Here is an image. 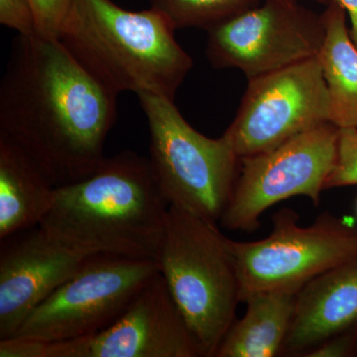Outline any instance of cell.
Listing matches in <instances>:
<instances>
[{"label":"cell","instance_id":"6da1fadb","mask_svg":"<svg viewBox=\"0 0 357 357\" xmlns=\"http://www.w3.org/2000/svg\"><path fill=\"white\" fill-rule=\"evenodd\" d=\"M117 96L58 38L18 35L0 83V136L29 155L55 187L102 164Z\"/></svg>","mask_w":357,"mask_h":357},{"label":"cell","instance_id":"7a4b0ae2","mask_svg":"<svg viewBox=\"0 0 357 357\" xmlns=\"http://www.w3.org/2000/svg\"><path fill=\"white\" fill-rule=\"evenodd\" d=\"M169 208L149 159L122 151L105 157L88 178L58 187L40 227L91 255L157 261Z\"/></svg>","mask_w":357,"mask_h":357},{"label":"cell","instance_id":"3957f363","mask_svg":"<svg viewBox=\"0 0 357 357\" xmlns=\"http://www.w3.org/2000/svg\"><path fill=\"white\" fill-rule=\"evenodd\" d=\"M158 11H129L112 0H73L60 39L112 93H150L174 100L192 58Z\"/></svg>","mask_w":357,"mask_h":357},{"label":"cell","instance_id":"277c9868","mask_svg":"<svg viewBox=\"0 0 357 357\" xmlns=\"http://www.w3.org/2000/svg\"><path fill=\"white\" fill-rule=\"evenodd\" d=\"M157 261L201 357H215L241 303L229 238L217 223L170 206Z\"/></svg>","mask_w":357,"mask_h":357},{"label":"cell","instance_id":"5b68a950","mask_svg":"<svg viewBox=\"0 0 357 357\" xmlns=\"http://www.w3.org/2000/svg\"><path fill=\"white\" fill-rule=\"evenodd\" d=\"M150 132V165L170 206L218 223L229 204L241 159L229 138L192 128L174 100L137 93Z\"/></svg>","mask_w":357,"mask_h":357},{"label":"cell","instance_id":"8992f818","mask_svg":"<svg viewBox=\"0 0 357 357\" xmlns=\"http://www.w3.org/2000/svg\"><path fill=\"white\" fill-rule=\"evenodd\" d=\"M272 222L266 238L249 243L229 239L241 302L259 291L301 289L357 251V227L347 218L326 213L310 227H301L295 211L282 208Z\"/></svg>","mask_w":357,"mask_h":357},{"label":"cell","instance_id":"52a82bcc","mask_svg":"<svg viewBox=\"0 0 357 357\" xmlns=\"http://www.w3.org/2000/svg\"><path fill=\"white\" fill-rule=\"evenodd\" d=\"M158 272L156 260L96 255L35 307L13 337L65 342L102 332Z\"/></svg>","mask_w":357,"mask_h":357},{"label":"cell","instance_id":"ba28073f","mask_svg":"<svg viewBox=\"0 0 357 357\" xmlns=\"http://www.w3.org/2000/svg\"><path fill=\"white\" fill-rule=\"evenodd\" d=\"M340 128L331 122L294 136L273 149L241 159L234 191L220 222L253 231L262 213L295 196L318 206L335 165Z\"/></svg>","mask_w":357,"mask_h":357},{"label":"cell","instance_id":"9c48e42d","mask_svg":"<svg viewBox=\"0 0 357 357\" xmlns=\"http://www.w3.org/2000/svg\"><path fill=\"white\" fill-rule=\"evenodd\" d=\"M323 17L292 0H262L208 30L206 55L217 69L248 79L316 58L325 39Z\"/></svg>","mask_w":357,"mask_h":357},{"label":"cell","instance_id":"30bf717a","mask_svg":"<svg viewBox=\"0 0 357 357\" xmlns=\"http://www.w3.org/2000/svg\"><path fill=\"white\" fill-rule=\"evenodd\" d=\"M330 122V98L318 59L248 79L225 134L239 159L273 149Z\"/></svg>","mask_w":357,"mask_h":357},{"label":"cell","instance_id":"8fae6325","mask_svg":"<svg viewBox=\"0 0 357 357\" xmlns=\"http://www.w3.org/2000/svg\"><path fill=\"white\" fill-rule=\"evenodd\" d=\"M52 344L51 357L201 356L160 272L140 289L109 328L89 337Z\"/></svg>","mask_w":357,"mask_h":357},{"label":"cell","instance_id":"7c38bea8","mask_svg":"<svg viewBox=\"0 0 357 357\" xmlns=\"http://www.w3.org/2000/svg\"><path fill=\"white\" fill-rule=\"evenodd\" d=\"M0 243V340L96 255L67 245L40 225Z\"/></svg>","mask_w":357,"mask_h":357},{"label":"cell","instance_id":"4fadbf2b","mask_svg":"<svg viewBox=\"0 0 357 357\" xmlns=\"http://www.w3.org/2000/svg\"><path fill=\"white\" fill-rule=\"evenodd\" d=\"M357 328V251L300 289L282 356H301L337 333Z\"/></svg>","mask_w":357,"mask_h":357},{"label":"cell","instance_id":"5bb4252c","mask_svg":"<svg viewBox=\"0 0 357 357\" xmlns=\"http://www.w3.org/2000/svg\"><path fill=\"white\" fill-rule=\"evenodd\" d=\"M56 189L29 155L0 136V241L38 227L53 206Z\"/></svg>","mask_w":357,"mask_h":357},{"label":"cell","instance_id":"9a60e30c","mask_svg":"<svg viewBox=\"0 0 357 357\" xmlns=\"http://www.w3.org/2000/svg\"><path fill=\"white\" fill-rule=\"evenodd\" d=\"M299 288H278L251 294L243 302L245 316L234 321L215 357H273L282 354Z\"/></svg>","mask_w":357,"mask_h":357},{"label":"cell","instance_id":"2e32d148","mask_svg":"<svg viewBox=\"0 0 357 357\" xmlns=\"http://www.w3.org/2000/svg\"><path fill=\"white\" fill-rule=\"evenodd\" d=\"M325 39L317 59L328 88L330 122L357 128V47L347 25V11L331 0L321 14Z\"/></svg>","mask_w":357,"mask_h":357},{"label":"cell","instance_id":"e0dca14e","mask_svg":"<svg viewBox=\"0 0 357 357\" xmlns=\"http://www.w3.org/2000/svg\"><path fill=\"white\" fill-rule=\"evenodd\" d=\"M174 29L199 28L208 31L262 0H148Z\"/></svg>","mask_w":357,"mask_h":357},{"label":"cell","instance_id":"ac0fdd59","mask_svg":"<svg viewBox=\"0 0 357 357\" xmlns=\"http://www.w3.org/2000/svg\"><path fill=\"white\" fill-rule=\"evenodd\" d=\"M357 185V128H340L335 165L326 189Z\"/></svg>","mask_w":357,"mask_h":357},{"label":"cell","instance_id":"d6986e66","mask_svg":"<svg viewBox=\"0 0 357 357\" xmlns=\"http://www.w3.org/2000/svg\"><path fill=\"white\" fill-rule=\"evenodd\" d=\"M36 21V35L60 38L73 0H30Z\"/></svg>","mask_w":357,"mask_h":357},{"label":"cell","instance_id":"ffe728a7","mask_svg":"<svg viewBox=\"0 0 357 357\" xmlns=\"http://www.w3.org/2000/svg\"><path fill=\"white\" fill-rule=\"evenodd\" d=\"M0 23L18 35H36V21L30 0H0Z\"/></svg>","mask_w":357,"mask_h":357},{"label":"cell","instance_id":"44dd1931","mask_svg":"<svg viewBox=\"0 0 357 357\" xmlns=\"http://www.w3.org/2000/svg\"><path fill=\"white\" fill-rule=\"evenodd\" d=\"M354 356H357V328L326 338L303 356V357Z\"/></svg>","mask_w":357,"mask_h":357},{"label":"cell","instance_id":"7402d4cb","mask_svg":"<svg viewBox=\"0 0 357 357\" xmlns=\"http://www.w3.org/2000/svg\"><path fill=\"white\" fill-rule=\"evenodd\" d=\"M50 342L31 337H11L0 340V357H49Z\"/></svg>","mask_w":357,"mask_h":357},{"label":"cell","instance_id":"603a6c76","mask_svg":"<svg viewBox=\"0 0 357 357\" xmlns=\"http://www.w3.org/2000/svg\"><path fill=\"white\" fill-rule=\"evenodd\" d=\"M344 10L347 11L349 20H351V36L352 41L357 47V0H337Z\"/></svg>","mask_w":357,"mask_h":357},{"label":"cell","instance_id":"cb8c5ba5","mask_svg":"<svg viewBox=\"0 0 357 357\" xmlns=\"http://www.w3.org/2000/svg\"><path fill=\"white\" fill-rule=\"evenodd\" d=\"M292 1H298V0H292ZM314 1L318 2L319 4H323V6H328V2L331 1V0H314Z\"/></svg>","mask_w":357,"mask_h":357},{"label":"cell","instance_id":"d4e9b609","mask_svg":"<svg viewBox=\"0 0 357 357\" xmlns=\"http://www.w3.org/2000/svg\"><path fill=\"white\" fill-rule=\"evenodd\" d=\"M356 215H357V199H356Z\"/></svg>","mask_w":357,"mask_h":357}]
</instances>
